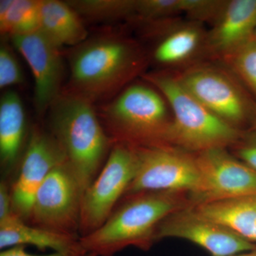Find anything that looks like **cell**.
Masks as SVG:
<instances>
[{
    "label": "cell",
    "mask_w": 256,
    "mask_h": 256,
    "mask_svg": "<svg viewBox=\"0 0 256 256\" xmlns=\"http://www.w3.org/2000/svg\"><path fill=\"white\" fill-rule=\"evenodd\" d=\"M68 92L92 102L122 92L146 73L150 60L146 47L124 35L108 34L88 38L68 55Z\"/></svg>",
    "instance_id": "6da1fadb"
},
{
    "label": "cell",
    "mask_w": 256,
    "mask_h": 256,
    "mask_svg": "<svg viewBox=\"0 0 256 256\" xmlns=\"http://www.w3.org/2000/svg\"><path fill=\"white\" fill-rule=\"evenodd\" d=\"M192 206L184 192H143L124 196L108 220L80 237L87 254L114 256L126 248L148 250L156 242V228L168 216Z\"/></svg>",
    "instance_id": "7a4b0ae2"
},
{
    "label": "cell",
    "mask_w": 256,
    "mask_h": 256,
    "mask_svg": "<svg viewBox=\"0 0 256 256\" xmlns=\"http://www.w3.org/2000/svg\"><path fill=\"white\" fill-rule=\"evenodd\" d=\"M52 136L85 192L99 174L114 142L101 124L94 102L68 90L50 108Z\"/></svg>",
    "instance_id": "3957f363"
},
{
    "label": "cell",
    "mask_w": 256,
    "mask_h": 256,
    "mask_svg": "<svg viewBox=\"0 0 256 256\" xmlns=\"http://www.w3.org/2000/svg\"><path fill=\"white\" fill-rule=\"evenodd\" d=\"M142 78L165 98L173 116L170 146L191 153L234 146L244 131L226 124L204 107L178 80L175 72L156 70Z\"/></svg>",
    "instance_id": "277c9868"
},
{
    "label": "cell",
    "mask_w": 256,
    "mask_h": 256,
    "mask_svg": "<svg viewBox=\"0 0 256 256\" xmlns=\"http://www.w3.org/2000/svg\"><path fill=\"white\" fill-rule=\"evenodd\" d=\"M100 116L114 143L136 146H169L172 112L162 94L148 82L128 86L102 108Z\"/></svg>",
    "instance_id": "5b68a950"
},
{
    "label": "cell",
    "mask_w": 256,
    "mask_h": 256,
    "mask_svg": "<svg viewBox=\"0 0 256 256\" xmlns=\"http://www.w3.org/2000/svg\"><path fill=\"white\" fill-rule=\"evenodd\" d=\"M175 73L184 86L217 118L239 130L252 129L255 98L222 62L205 60Z\"/></svg>",
    "instance_id": "8992f818"
},
{
    "label": "cell",
    "mask_w": 256,
    "mask_h": 256,
    "mask_svg": "<svg viewBox=\"0 0 256 256\" xmlns=\"http://www.w3.org/2000/svg\"><path fill=\"white\" fill-rule=\"evenodd\" d=\"M136 170L134 146L114 142L100 172L82 194L80 237L95 232L108 220L126 194Z\"/></svg>",
    "instance_id": "52a82bcc"
},
{
    "label": "cell",
    "mask_w": 256,
    "mask_h": 256,
    "mask_svg": "<svg viewBox=\"0 0 256 256\" xmlns=\"http://www.w3.org/2000/svg\"><path fill=\"white\" fill-rule=\"evenodd\" d=\"M143 36L154 43L149 53L158 70L180 72L205 60L208 28L182 16L140 25Z\"/></svg>",
    "instance_id": "ba28073f"
},
{
    "label": "cell",
    "mask_w": 256,
    "mask_h": 256,
    "mask_svg": "<svg viewBox=\"0 0 256 256\" xmlns=\"http://www.w3.org/2000/svg\"><path fill=\"white\" fill-rule=\"evenodd\" d=\"M137 170L124 196L143 192L194 193L200 182L194 153L174 146H136Z\"/></svg>",
    "instance_id": "9c48e42d"
},
{
    "label": "cell",
    "mask_w": 256,
    "mask_h": 256,
    "mask_svg": "<svg viewBox=\"0 0 256 256\" xmlns=\"http://www.w3.org/2000/svg\"><path fill=\"white\" fill-rule=\"evenodd\" d=\"M82 194L78 180L64 162L38 188L26 222L56 233L80 236Z\"/></svg>",
    "instance_id": "30bf717a"
},
{
    "label": "cell",
    "mask_w": 256,
    "mask_h": 256,
    "mask_svg": "<svg viewBox=\"0 0 256 256\" xmlns=\"http://www.w3.org/2000/svg\"><path fill=\"white\" fill-rule=\"evenodd\" d=\"M194 156L200 182L188 195L192 206L256 194V172L228 149L215 148Z\"/></svg>",
    "instance_id": "8fae6325"
},
{
    "label": "cell",
    "mask_w": 256,
    "mask_h": 256,
    "mask_svg": "<svg viewBox=\"0 0 256 256\" xmlns=\"http://www.w3.org/2000/svg\"><path fill=\"white\" fill-rule=\"evenodd\" d=\"M172 238L193 242L212 256H230L256 248V244L223 224L200 214L192 206L176 210L158 226L156 242Z\"/></svg>",
    "instance_id": "7c38bea8"
},
{
    "label": "cell",
    "mask_w": 256,
    "mask_h": 256,
    "mask_svg": "<svg viewBox=\"0 0 256 256\" xmlns=\"http://www.w3.org/2000/svg\"><path fill=\"white\" fill-rule=\"evenodd\" d=\"M66 161L65 154L52 133L38 126L30 132L18 178L11 188L13 210L28 220L35 194L56 166Z\"/></svg>",
    "instance_id": "4fadbf2b"
},
{
    "label": "cell",
    "mask_w": 256,
    "mask_h": 256,
    "mask_svg": "<svg viewBox=\"0 0 256 256\" xmlns=\"http://www.w3.org/2000/svg\"><path fill=\"white\" fill-rule=\"evenodd\" d=\"M11 40L33 74L36 112L40 114H45L62 94L64 63L60 47L40 30L12 37Z\"/></svg>",
    "instance_id": "5bb4252c"
},
{
    "label": "cell",
    "mask_w": 256,
    "mask_h": 256,
    "mask_svg": "<svg viewBox=\"0 0 256 256\" xmlns=\"http://www.w3.org/2000/svg\"><path fill=\"white\" fill-rule=\"evenodd\" d=\"M256 28V0H227L208 28L210 60L220 62L252 40Z\"/></svg>",
    "instance_id": "9a60e30c"
},
{
    "label": "cell",
    "mask_w": 256,
    "mask_h": 256,
    "mask_svg": "<svg viewBox=\"0 0 256 256\" xmlns=\"http://www.w3.org/2000/svg\"><path fill=\"white\" fill-rule=\"evenodd\" d=\"M30 245L42 250L87 254L82 248L78 236L56 233L31 225L13 212L0 220V248Z\"/></svg>",
    "instance_id": "2e32d148"
},
{
    "label": "cell",
    "mask_w": 256,
    "mask_h": 256,
    "mask_svg": "<svg viewBox=\"0 0 256 256\" xmlns=\"http://www.w3.org/2000/svg\"><path fill=\"white\" fill-rule=\"evenodd\" d=\"M26 124L20 96L13 90L5 92L0 100V160L6 171L14 168L22 154Z\"/></svg>",
    "instance_id": "e0dca14e"
},
{
    "label": "cell",
    "mask_w": 256,
    "mask_h": 256,
    "mask_svg": "<svg viewBox=\"0 0 256 256\" xmlns=\"http://www.w3.org/2000/svg\"><path fill=\"white\" fill-rule=\"evenodd\" d=\"M40 30L60 47H75L88 38L82 16L67 2L41 0Z\"/></svg>",
    "instance_id": "ac0fdd59"
},
{
    "label": "cell",
    "mask_w": 256,
    "mask_h": 256,
    "mask_svg": "<svg viewBox=\"0 0 256 256\" xmlns=\"http://www.w3.org/2000/svg\"><path fill=\"white\" fill-rule=\"evenodd\" d=\"M192 207L256 244V194Z\"/></svg>",
    "instance_id": "d6986e66"
},
{
    "label": "cell",
    "mask_w": 256,
    "mask_h": 256,
    "mask_svg": "<svg viewBox=\"0 0 256 256\" xmlns=\"http://www.w3.org/2000/svg\"><path fill=\"white\" fill-rule=\"evenodd\" d=\"M41 0H1L0 31L3 36H22L40 28Z\"/></svg>",
    "instance_id": "ffe728a7"
},
{
    "label": "cell",
    "mask_w": 256,
    "mask_h": 256,
    "mask_svg": "<svg viewBox=\"0 0 256 256\" xmlns=\"http://www.w3.org/2000/svg\"><path fill=\"white\" fill-rule=\"evenodd\" d=\"M68 4L80 16L94 21L128 20L136 14L137 0H72Z\"/></svg>",
    "instance_id": "44dd1931"
},
{
    "label": "cell",
    "mask_w": 256,
    "mask_h": 256,
    "mask_svg": "<svg viewBox=\"0 0 256 256\" xmlns=\"http://www.w3.org/2000/svg\"><path fill=\"white\" fill-rule=\"evenodd\" d=\"M256 100V40L252 38L220 60Z\"/></svg>",
    "instance_id": "7402d4cb"
},
{
    "label": "cell",
    "mask_w": 256,
    "mask_h": 256,
    "mask_svg": "<svg viewBox=\"0 0 256 256\" xmlns=\"http://www.w3.org/2000/svg\"><path fill=\"white\" fill-rule=\"evenodd\" d=\"M182 14L183 0H137L136 14L130 22L140 26Z\"/></svg>",
    "instance_id": "603a6c76"
},
{
    "label": "cell",
    "mask_w": 256,
    "mask_h": 256,
    "mask_svg": "<svg viewBox=\"0 0 256 256\" xmlns=\"http://www.w3.org/2000/svg\"><path fill=\"white\" fill-rule=\"evenodd\" d=\"M227 0H183V14L193 21L212 24L226 4Z\"/></svg>",
    "instance_id": "cb8c5ba5"
},
{
    "label": "cell",
    "mask_w": 256,
    "mask_h": 256,
    "mask_svg": "<svg viewBox=\"0 0 256 256\" xmlns=\"http://www.w3.org/2000/svg\"><path fill=\"white\" fill-rule=\"evenodd\" d=\"M24 82L22 70L14 52L6 44L0 47V88L20 85Z\"/></svg>",
    "instance_id": "d4e9b609"
},
{
    "label": "cell",
    "mask_w": 256,
    "mask_h": 256,
    "mask_svg": "<svg viewBox=\"0 0 256 256\" xmlns=\"http://www.w3.org/2000/svg\"><path fill=\"white\" fill-rule=\"evenodd\" d=\"M229 151L236 158L256 172V130L249 129L242 132Z\"/></svg>",
    "instance_id": "484cf974"
},
{
    "label": "cell",
    "mask_w": 256,
    "mask_h": 256,
    "mask_svg": "<svg viewBox=\"0 0 256 256\" xmlns=\"http://www.w3.org/2000/svg\"><path fill=\"white\" fill-rule=\"evenodd\" d=\"M13 212L11 190H9L8 184L2 180L0 183V220L6 218Z\"/></svg>",
    "instance_id": "4316f807"
},
{
    "label": "cell",
    "mask_w": 256,
    "mask_h": 256,
    "mask_svg": "<svg viewBox=\"0 0 256 256\" xmlns=\"http://www.w3.org/2000/svg\"><path fill=\"white\" fill-rule=\"evenodd\" d=\"M88 254H65V252H53L46 255H35L30 254L25 250L24 246H16L4 249L0 256H87Z\"/></svg>",
    "instance_id": "83f0119b"
},
{
    "label": "cell",
    "mask_w": 256,
    "mask_h": 256,
    "mask_svg": "<svg viewBox=\"0 0 256 256\" xmlns=\"http://www.w3.org/2000/svg\"><path fill=\"white\" fill-rule=\"evenodd\" d=\"M230 256H256V248L252 250L240 252V254H235V255Z\"/></svg>",
    "instance_id": "f1b7e54d"
},
{
    "label": "cell",
    "mask_w": 256,
    "mask_h": 256,
    "mask_svg": "<svg viewBox=\"0 0 256 256\" xmlns=\"http://www.w3.org/2000/svg\"><path fill=\"white\" fill-rule=\"evenodd\" d=\"M252 129H254V130H256V116L255 122H254V126H252Z\"/></svg>",
    "instance_id": "f546056e"
},
{
    "label": "cell",
    "mask_w": 256,
    "mask_h": 256,
    "mask_svg": "<svg viewBox=\"0 0 256 256\" xmlns=\"http://www.w3.org/2000/svg\"><path fill=\"white\" fill-rule=\"evenodd\" d=\"M254 38H255L256 40V30H255V33H254Z\"/></svg>",
    "instance_id": "4dcf8cb0"
},
{
    "label": "cell",
    "mask_w": 256,
    "mask_h": 256,
    "mask_svg": "<svg viewBox=\"0 0 256 256\" xmlns=\"http://www.w3.org/2000/svg\"><path fill=\"white\" fill-rule=\"evenodd\" d=\"M87 256H95L92 255V254H88Z\"/></svg>",
    "instance_id": "1f68e13d"
}]
</instances>
